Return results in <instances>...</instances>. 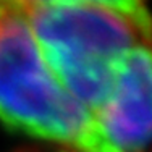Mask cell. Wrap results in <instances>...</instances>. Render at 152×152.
<instances>
[{
    "label": "cell",
    "mask_w": 152,
    "mask_h": 152,
    "mask_svg": "<svg viewBox=\"0 0 152 152\" xmlns=\"http://www.w3.org/2000/svg\"><path fill=\"white\" fill-rule=\"evenodd\" d=\"M21 7L47 66L89 112L105 99L126 53L152 39V21L91 3Z\"/></svg>",
    "instance_id": "6da1fadb"
},
{
    "label": "cell",
    "mask_w": 152,
    "mask_h": 152,
    "mask_svg": "<svg viewBox=\"0 0 152 152\" xmlns=\"http://www.w3.org/2000/svg\"><path fill=\"white\" fill-rule=\"evenodd\" d=\"M89 118L91 112L42 58L21 3H0V121L26 136L75 147Z\"/></svg>",
    "instance_id": "7a4b0ae2"
},
{
    "label": "cell",
    "mask_w": 152,
    "mask_h": 152,
    "mask_svg": "<svg viewBox=\"0 0 152 152\" xmlns=\"http://www.w3.org/2000/svg\"><path fill=\"white\" fill-rule=\"evenodd\" d=\"M152 141V39L121 60L75 152H144Z\"/></svg>",
    "instance_id": "3957f363"
},
{
    "label": "cell",
    "mask_w": 152,
    "mask_h": 152,
    "mask_svg": "<svg viewBox=\"0 0 152 152\" xmlns=\"http://www.w3.org/2000/svg\"><path fill=\"white\" fill-rule=\"evenodd\" d=\"M5 2H10V0H0V3H5Z\"/></svg>",
    "instance_id": "277c9868"
}]
</instances>
